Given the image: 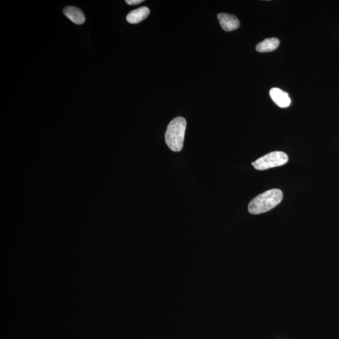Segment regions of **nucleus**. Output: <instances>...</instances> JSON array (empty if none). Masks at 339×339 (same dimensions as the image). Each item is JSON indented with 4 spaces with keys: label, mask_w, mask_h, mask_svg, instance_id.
<instances>
[{
    "label": "nucleus",
    "mask_w": 339,
    "mask_h": 339,
    "mask_svg": "<svg viewBox=\"0 0 339 339\" xmlns=\"http://www.w3.org/2000/svg\"><path fill=\"white\" fill-rule=\"evenodd\" d=\"M279 44L280 41L277 38H270L259 43L256 46V51L259 53H269L276 50Z\"/></svg>",
    "instance_id": "obj_8"
},
{
    "label": "nucleus",
    "mask_w": 339,
    "mask_h": 339,
    "mask_svg": "<svg viewBox=\"0 0 339 339\" xmlns=\"http://www.w3.org/2000/svg\"><path fill=\"white\" fill-rule=\"evenodd\" d=\"M288 161V157L285 153L277 151V152H271L256 160L255 162L252 163V166L258 170H265L283 166Z\"/></svg>",
    "instance_id": "obj_3"
},
{
    "label": "nucleus",
    "mask_w": 339,
    "mask_h": 339,
    "mask_svg": "<svg viewBox=\"0 0 339 339\" xmlns=\"http://www.w3.org/2000/svg\"><path fill=\"white\" fill-rule=\"evenodd\" d=\"M270 95L272 100L279 107L285 108L291 104V100L288 94L279 88H272L270 91Z\"/></svg>",
    "instance_id": "obj_5"
},
{
    "label": "nucleus",
    "mask_w": 339,
    "mask_h": 339,
    "mask_svg": "<svg viewBox=\"0 0 339 339\" xmlns=\"http://www.w3.org/2000/svg\"><path fill=\"white\" fill-rule=\"evenodd\" d=\"M150 9L148 7H140L129 12L126 16V20L131 24H136L145 20L150 15Z\"/></svg>",
    "instance_id": "obj_7"
},
{
    "label": "nucleus",
    "mask_w": 339,
    "mask_h": 339,
    "mask_svg": "<svg viewBox=\"0 0 339 339\" xmlns=\"http://www.w3.org/2000/svg\"><path fill=\"white\" fill-rule=\"evenodd\" d=\"M187 121L182 117H177L170 122L167 127L165 139L170 149L175 152L182 150L184 142Z\"/></svg>",
    "instance_id": "obj_2"
},
{
    "label": "nucleus",
    "mask_w": 339,
    "mask_h": 339,
    "mask_svg": "<svg viewBox=\"0 0 339 339\" xmlns=\"http://www.w3.org/2000/svg\"><path fill=\"white\" fill-rule=\"evenodd\" d=\"M282 199L281 190L273 188L262 193L249 202L248 211L252 214H260L272 210Z\"/></svg>",
    "instance_id": "obj_1"
},
{
    "label": "nucleus",
    "mask_w": 339,
    "mask_h": 339,
    "mask_svg": "<svg viewBox=\"0 0 339 339\" xmlns=\"http://www.w3.org/2000/svg\"><path fill=\"white\" fill-rule=\"evenodd\" d=\"M63 14L71 22L77 25H82L86 21V17L81 9L75 6L65 7L63 10Z\"/></svg>",
    "instance_id": "obj_6"
},
{
    "label": "nucleus",
    "mask_w": 339,
    "mask_h": 339,
    "mask_svg": "<svg viewBox=\"0 0 339 339\" xmlns=\"http://www.w3.org/2000/svg\"><path fill=\"white\" fill-rule=\"evenodd\" d=\"M143 0H126V3L129 5H136L143 2Z\"/></svg>",
    "instance_id": "obj_9"
},
{
    "label": "nucleus",
    "mask_w": 339,
    "mask_h": 339,
    "mask_svg": "<svg viewBox=\"0 0 339 339\" xmlns=\"http://www.w3.org/2000/svg\"><path fill=\"white\" fill-rule=\"evenodd\" d=\"M218 18L221 27L226 32L233 31L239 27V21L234 15L220 13L218 14Z\"/></svg>",
    "instance_id": "obj_4"
}]
</instances>
